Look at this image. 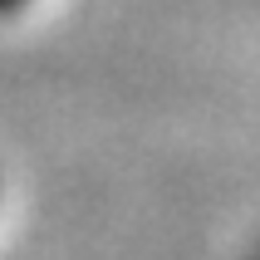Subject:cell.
Listing matches in <instances>:
<instances>
[{
  "instance_id": "cell-1",
  "label": "cell",
  "mask_w": 260,
  "mask_h": 260,
  "mask_svg": "<svg viewBox=\"0 0 260 260\" xmlns=\"http://www.w3.org/2000/svg\"><path fill=\"white\" fill-rule=\"evenodd\" d=\"M29 0H0V15H15V10H25Z\"/></svg>"
}]
</instances>
